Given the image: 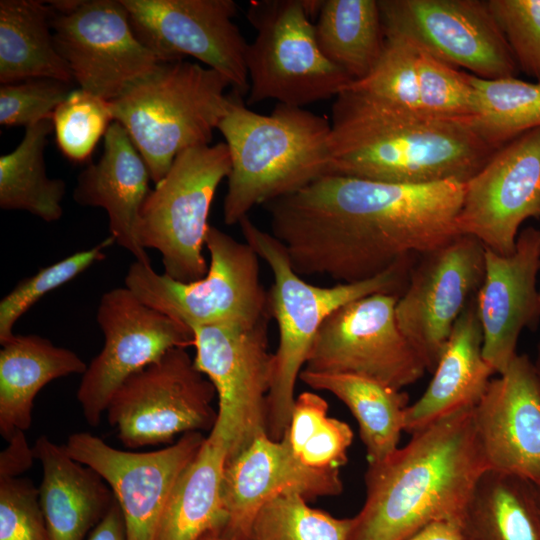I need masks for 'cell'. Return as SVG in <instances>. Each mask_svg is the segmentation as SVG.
<instances>
[{"instance_id":"cell-1","label":"cell","mask_w":540,"mask_h":540,"mask_svg":"<svg viewBox=\"0 0 540 540\" xmlns=\"http://www.w3.org/2000/svg\"><path fill=\"white\" fill-rule=\"evenodd\" d=\"M465 183L395 184L329 174L265 204L272 235L300 276H378L457 236Z\"/></svg>"},{"instance_id":"cell-2","label":"cell","mask_w":540,"mask_h":540,"mask_svg":"<svg viewBox=\"0 0 540 540\" xmlns=\"http://www.w3.org/2000/svg\"><path fill=\"white\" fill-rule=\"evenodd\" d=\"M330 125L329 174L372 181L465 183L497 150L470 122L394 106L348 89L335 97Z\"/></svg>"},{"instance_id":"cell-3","label":"cell","mask_w":540,"mask_h":540,"mask_svg":"<svg viewBox=\"0 0 540 540\" xmlns=\"http://www.w3.org/2000/svg\"><path fill=\"white\" fill-rule=\"evenodd\" d=\"M474 407L412 434L407 445L368 464L366 498L349 540H406L431 522L459 521L489 470Z\"/></svg>"},{"instance_id":"cell-4","label":"cell","mask_w":540,"mask_h":540,"mask_svg":"<svg viewBox=\"0 0 540 540\" xmlns=\"http://www.w3.org/2000/svg\"><path fill=\"white\" fill-rule=\"evenodd\" d=\"M217 130L231 160L223 203L227 225L239 224L257 205L329 174L330 121L303 107L278 103L271 114L263 115L231 91L229 110Z\"/></svg>"},{"instance_id":"cell-5","label":"cell","mask_w":540,"mask_h":540,"mask_svg":"<svg viewBox=\"0 0 540 540\" xmlns=\"http://www.w3.org/2000/svg\"><path fill=\"white\" fill-rule=\"evenodd\" d=\"M239 226L245 242L266 262L274 278L269 307L278 326L279 344L273 353L267 435L279 441L290 424L297 379L324 320L339 307L365 296L385 293L400 297L420 255H409L368 280L320 287L297 274L282 243L257 227L249 216L243 218Z\"/></svg>"},{"instance_id":"cell-6","label":"cell","mask_w":540,"mask_h":540,"mask_svg":"<svg viewBox=\"0 0 540 540\" xmlns=\"http://www.w3.org/2000/svg\"><path fill=\"white\" fill-rule=\"evenodd\" d=\"M219 72L181 60L161 63L110 101L157 184L182 151L211 143L231 103Z\"/></svg>"},{"instance_id":"cell-7","label":"cell","mask_w":540,"mask_h":540,"mask_svg":"<svg viewBox=\"0 0 540 540\" xmlns=\"http://www.w3.org/2000/svg\"><path fill=\"white\" fill-rule=\"evenodd\" d=\"M321 0L251 1L256 36L246 49L247 104L276 100L303 107L336 97L352 80L320 50L315 24Z\"/></svg>"},{"instance_id":"cell-8","label":"cell","mask_w":540,"mask_h":540,"mask_svg":"<svg viewBox=\"0 0 540 540\" xmlns=\"http://www.w3.org/2000/svg\"><path fill=\"white\" fill-rule=\"evenodd\" d=\"M210 256L204 277L180 282L134 261L125 286L143 303L191 330L233 323L255 325L271 319L269 292L261 283L259 256L246 242L210 225L205 238Z\"/></svg>"},{"instance_id":"cell-9","label":"cell","mask_w":540,"mask_h":540,"mask_svg":"<svg viewBox=\"0 0 540 540\" xmlns=\"http://www.w3.org/2000/svg\"><path fill=\"white\" fill-rule=\"evenodd\" d=\"M231 160L225 142L188 148L177 155L155 184L140 213L138 234L145 249L161 255L164 274L188 283L208 270L203 255L208 216Z\"/></svg>"},{"instance_id":"cell-10","label":"cell","mask_w":540,"mask_h":540,"mask_svg":"<svg viewBox=\"0 0 540 540\" xmlns=\"http://www.w3.org/2000/svg\"><path fill=\"white\" fill-rule=\"evenodd\" d=\"M216 397L213 383L197 369L186 348L177 347L127 378L106 414L129 449L171 444L178 434L212 430Z\"/></svg>"},{"instance_id":"cell-11","label":"cell","mask_w":540,"mask_h":540,"mask_svg":"<svg viewBox=\"0 0 540 540\" xmlns=\"http://www.w3.org/2000/svg\"><path fill=\"white\" fill-rule=\"evenodd\" d=\"M269 320L250 326L222 323L192 329L194 364L217 392V419L209 433L224 442L227 460L267 434L273 371Z\"/></svg>"},{"instance_id":"cell-12","label":"cell","mask_w":540,"mask_h":540,"mask_svg":"<svg viewBox=\"0 0 540 540\" xmlns=\"http://www.w3.org/2000/svg\"><path fill=\"white\" fill-rule=\"evenodd\" d=\"M51 29L79 88L107 101L162 62L134 33L121 0H57Z\"/></svg>"},{"instance_id":"cell-13","label":"cell","mask_w":540,"mask_h":540,"mask_svg":"<svg viewBox=\"0 0 540 540\" xmlns=\"http://www.w3.org/2000/svg\"><path fill=\"white\" fill-rule=\"evenodd\" d=\"M398 298L377 293L336 309L320 326L303 369L362 376L397 390L417 382L427 369L398 325Z\"/></svg>"},{"instance_id":"cell-14","label":"cell","mask_w":540,"mask_h":540,"mask_svg":"<svg viewBox=\"0 0 540 540\" xmlns=\"http://www.w3.org/2000/svg\"><path fill=\"white\" fill-rule=\"evenodd\" d=\"M96 320L104 346L82 374L77 390L83 416L93 427L127 378L169 350L194 344L190 328L146 305L126 286L101 296Z\"/></svg>"},{"instance_id":"cell-15","label":"cell","mask_w":540,"mask_h":540,"mask_svg":"<svg viewBox=\"0 0 540 540\" xmlns=\"http://www.w3.org/2000/svg\"><path fill=\"white\" fill-rule=\"evenodd\" d=\"M384 34L402 36L482 79L515 77L513 54L487 1L378 0Z\"/></svg>"},{"instance_id":"cell-16","label":"cell","mask_w":540,"mask_h":540,"mask_svg":"<svg viewBox=\"0 0 540 540\" xmlns=\"http://www.w3.org/2000/svg\"><path fill=\"white\" fill-rule=\"evenodd\" d=\"M139 40L162 63L190 56L222 74L231 91L249 90L248 43L233 22L232 0H121Z\"/></svg>"},{"instance_id":"cell-17","label":"cell","mask_w":540,"mask_h":540,"mask_svg":"<svg viewBox=\"0 0 540 540\" xmlns=\"http://www.w3.org/2000/svg\"><path fill=\"white\" fill-rule=\"evenodd\" d=\"M485 274V247L459 235L419 256L408 285L398 298V325L433 372L455 322L477 294Z\"/></svg>"},{"instance_id":"cell-18","label":"cell","mask_w":540,"mask_h":540,"mask_svg":"<svg viewBox=\"0 0 540 540\" xmlns=\"http://www.w3.org/2000/svg\"><path fill=\"white\" fill-rule=\"evenodd\" d=\"M204 439L202 432H187L168 447L132 452L116 449L91 433L75 432L64 446L113 491L123 514L126 540H156L169 495Z\"/></svg>"},{"instance_id":"cell-19","label":"cell","mask_w":540,"mask_h":540,"mask_svg":"<svg viewBox=\"0 0 540 540\" xmlns=\"http://www.w3.org/2000/svg\"><path fill=\"white\" fill-rule=\"evenodd\" d=\"M529 218L540 219V127L497 149L465 182L457 224L461 235L507 256Z\"/></svg>"},{"instance_id":"cell-20","label":"cell","mask_w":540,"mask_h":540,"mask_svg":"<svg viewBox=\"0 0 540 540\" xmlns=\"http://www.w3.org/2000/svg\"><path fill=\"white\" fill-rule=\"evenodd\" d=\"M343 490L339 469H317L303 464L284 436L276 441L267 434L226 461L221 496L227 522L219 534L229 540H249L260 508L284 493L306 500L336 496Z\"/></svg>"},{"instance_id":"cell-21","label":"cell","mask_w":540,"mask_h":540,"mask_svg":"<svg viewBox=\"0 0 540 540\" xmlns=\"http://www.w3.org/2000/svg\"><path fill=\"white\" fill-rule=\"evenodd\" d=\"M474 417L489 469L540 486V382L528 355L491 379Z\"/></svg>"},{"instance_id":"cell-22","label":"cell","mask_w":540,"mask_h":540,"mask_svg":"<svg viewBox=\"0 0 540 540\" xmlns=\"http://www.w3.org/2000/svg\"><path fill=\"white\" fill-rule=\"evenodd\" d=\"M540 229H522L515 251L507 256L485 247V274L476 294L477 313L483 331V357L497 374L506 371L524 328L540 318Z\"/></svg>"},{"instance_id":"cell-23","label":"cell","mask_w":540,"mask_h":540,"mask_svg":"<svg viewBox=\"0 0 540 540\" xmlns=\"http://www.w3.org/2000/svg\"><path fill=\"white\" fill-rule=\"evenodd\" d=\"M149 170L125 128L113 121L104 136L102 156L77 176L73 200L81 206L100 207L108 216L110 236L135 261L150 265L138 225L151 189Z\"/></svg>"},{"instance_id":"cell-24","label":"cell","mask_w":540,"mask_h":540,"mask_svg":"<svg viewBox=\"0 0 540 540\" xmlns=\"http://www.w3.org/2000/svg\"><path fill=\"white\" fill-rule=\"evenodd\" d=\"M482 349L483 331L475 295L455 322L424 394L408 405L405 432L412 435L478 404L495 373L485 361Z\"/></svg>"},{"instance_id":"cell-25","label":"cell","mask_w":540,"mask_h":540,"mask_svg":"<svg viewBox=\"0 0 540 540\" xmlns=\"http://www.w3.org/2000/svg\"><path fill=\"white\" fill-rule=\"evenodd\" d=\"M33 452L42 467L39 499L49 540H83L115 502L113 491L45 435L35 441Z\"/></svg>"},{"instance_id":"cell-26","label":"cell","mask_w":540,"mask_h":540,"mask_svg":"<svg viewBox=\"0 0 540 540\" xmlns=\"http://www.w3.org/2000/svg\"><path fill=\"white\" fill-rule=\"evenodd\" d=\"M87 364L74 351L38 335H16L0 350V434L8 441L32 423L33 401L49 382L83 374Z\"/></svg>"},{"instance_id":"cell-27","label":"cell","mask_w":540,"mask_h":540,"mask_svg":"<svg viewBox=\"0 0 540 540\" xmlns=\"http://www.w3.org/2000/svg\"><path fill=\"white\" fill-rule=\"evenodd\" d=\"M228 450L209 433L176 481L162 512L156 540H200L227 522L221 484Z\"/></svg>"},{"instance_id":"cell-28","label":"cell","mask_w":540,"mask_h":540,"mask_svg":"<svg viewBox=\"0 0 540 540\" xmlns=\"http://www.w3.org/2000/svg\"><path fill=\"white\" fill-rule=\"evenodd\" d=\"M464 540H540L535 484L521 476L485 471L459 519Z\"/></svg>"},{"instance_id":"cell-29","label":"cell","mask_w":540,"mask_h":540,"mask_svg":"<svg viewBox=\"0 0 540 540\" xmlns=\"http://www.w3.org/2000/svg\"><path fill=\"white\" fill-rule=\"evenodd\" d=\"M52 7L39 0L0 1V83L51 78L74 81L56 49Z\"/></svg>"},{"instance_id":"cell-30","label":"cell","mask_w":540,"mask_h":540,"mask_svg":"<svg viewBox=\"0 0 540 540\" xmlns=\"http://www.w3.org/2000/svg\"><path fill=\"white\" fill-rule=\"evenodd\" d=\"M299 379L315 390L335 395L358 422L368 463H377L395 452L402 431L408 395L370 378L317 373L303 369Z\"/></svg>"},{"instance_id":"cell-31","label":"cell","mask_w":540,"mask_h":540,"mask_svg":"<svg viewBox=\"0 0 540 540\" xmlns=\"http://www.w3.org/2000/svg\"><path fill=\"white\" fill-rule=\"evenodd\" d=\"M315 34L325 57L352 82L366 77L385 43L378 0H321Z\"/></svg>"},{"instance_id":"cell-32","label":"cell","mask_w":540,"mask_h":540,"mask_svg":"<svg viewBox=\"0 0 540 540\" xmlns=\"http://www.w3.org/2000/svg\"><path fill=\"white\" fill-rule=\"evenodd\" d=\"M52 132V119L28 126L20 144L0 157L1 209L27 211L45 222L62 217L66 184L60 178H49L45 164Z\"/></svg>"},{"instance_id":"cell-33","label":"cell","mask_w":540,"mask_h":540,"mask_svg":"<svg viewBox=\"0 0 540 540\" xmlns=\"http://www.w3.org/2000/svg\"><path fill=\"white\" fill-rule=\"evenodd\" d=\"M470 82L477 105L471 124L495 149L540 127V82L516 77L482 79L471 74Z\"/></svg>"},{"instance_id":"cell-34","label":"cell","mask_w":540,"mask_h":540,"mask_svg":"<svg viewBox=\"0 0 540 540\" xmlns=\"http://www.w3.org/2000/svg\"><path fill=\"white\" fill-rule=\"evenodd\" d=\"M354 525V517H333L298 493H284L260 508L249 540H349Z\"/></svg>"},{"instance_id":"cell-35","label":"cell","mask_w":540,"mask_h":540,"mask_svg":"<svg viewBox=\"0 0 540 540\" xmlns=\"http://www.w3.org/2000/svg\"><path fill=\"white\" fill-rule=\"evenodd\" d=\"M384 35V48L374 68L366 77L350 83L346 89L394 106L423 111L416 46L402 36Z\"/></svg>"},{"instance_id":"cell-36","label":"cell","mask_w":540,"mask_h":540,"mask_svg":"<svg viewBox=\"0 0 540 540\" xmlns=\"http://www.w3.org/2000/svg\"><path fill=\"white\" fill-rule=\"evenodd\" d=\"M109 235L94 247L75 252L34 275L21 280L0 301V343L5 345L16 336V322L44 295L76 278L93 264L105 259L104 250L114 244Z\"/></svg>"},{"instance_id":"cell-37","label":"cell","mask_w":540,"mask_h":540,"mask_svg":"<svg viewBox=\"0 0 540 540\" xmlns=\"http://www.w3.org/2000/svg\"><path fill=\"white\" fill-rule=\"evenodd\" d=\"M113 121L110 101L74 89L52 117L57 146L70 161L85 162Z\"/></svg>"},{"instance_id":"cell-38","label":"cell","mask_w":540,"mask_h":540,"mask_svg":"<svg viewBox=\"0 0 540 540\" xmlns=\"http://www.w3.org/2000/svg\"><path fill=\"white\" fill-rule=\"evenodd\" d=\"M416 48L423 111L437 117L471 123L476 117L477 105L470 73L459 70L418 46Z\"/></svg>"},{"instance_id":"cell-39","label":"cell","mask_w":540,"mask_h":540,"mask_svg":"<svg viewBox=\"0 0 540 540\" xmlns=\"http://www.w3.org/2000/svg\"><path fill=\"white\" fill-rule=\"evenodd\" d=\"M518 69L540 82V0H487Z\"/></svg>"},{"instance_id":"cell-40","label":"cell","mask_w":540,"mask_h":540,"mask_svg":"<svg viewBox=\"0 0 540 540\" xmlns=\"http://www.w3.org/2000/svg\"><path fill=\"white\" fill-rule=\"evenodd\" d=\"M71 83L36 78L0 85V124L25 128L52 119L71 92Z\"/></svg>"},{"instance_id":"cell-41","label":"cell","mask_w":540,"mask_h":540,"mask_svg":"<svg viewBox=\"0 0 540 540\" xmlns=\"http://www.w3.org/2000/svg\"><path fill=\"white\" fill-rule=\"evenodd\" d=\"M0 540H49L39 489L21 477H0Z\"/></svg>"},{"instance_id":"cell-42","label":"cell","mask_w":540,"mask_h":540,"mask_svg":"<svg viewBox=\"0 0 540 540\" xmlns=\"http://www.w3.org/2000/svg\"><path fill=\"white\" fill-rule=\"evenodd\" d=\"M353 441L350 426L327 417L305 443L297 458L306 466L317 469H339L347 462V450Z\"/></svg>"},{"instance_id":"cell-43","label":"cell","mask_w":540,"mask_h":540,"mask_svg":"<svg viewBox=\"0 0 540 540\" xmlns=\"http://www.w3.org/2000/svg\"><path fill=\"white\" fill-rule=\"evenodd\" d=\"M327 412V401L316 393L303 392L295 399L290 424L284 436L296 457L328 417Z\"/></svg>"},{"instance_id":"cell-44","label":"cell","mask_w":540,"mask_h":540,"mask_svg":"<svg viewBox=\"0 0 540 540\" xmlns=\"http://www.w3.org/2000/svg\"><path fill=\"white\" fill-rule=\"evenodd\" d=\"M7 442L0 454V477H18L31 467L35 459L33 447L23 431H17Z\"/></svg>"},{"instance_id":"cell-45","label":"cell","mask_w":540,"mask_h":540,"mask_svg":"<svg viewBox=\"0 0 540 540\" xmlns=\"http://www.w3.org/2000/svg\"><path fill=\"white\" fill-rule=\"evenodd\" d=\"M89 540H126L124 518L116 500L95 526Z\"/></svg>"},{"instance_id":"cell-46","label":"cell","mask_w":540,"mask_h":540,"mask_svg":"<svg viewBox=\"0 0 540 540\" xmlns=\"http://www.w3.org/2000/svg\"><path fill=\"white\" fill-rule=\"evenodd\" d=\"M406 540H464L458 520L431 522Z\"/></svg>"},{"instance_id":"cell-47","label":"cell","mask_w":540,"mask_h":540,"mask_svg":"<svg viewBox=\"0 0 540 540\" xmlns=\"http://www.w3.org/2000/svg\"><path fill=\"white\" fill-rule=\"evenodd\" d=\"M533 362H534L535 370H536V373L540 382V342L537 345L536 359Z\"/></svg>"},{"instance_id":"cell-48","label":"cell","mask_w":540,"mask_h":540,"mask_svg":"<svg viewBox=\"0 0 540 540\" xmlns=\"http://www.w3.org/2000/svg\"><path fill=\"white\" fill-rule=\"evenodd\" d=\"M200 540H229V539H226L219 534L210 533L203 536Z\"/></svg>"},{"instance_id":"cell-49","label":"cell","mask_w":540,"mask_h":540,"mask_svg":"<svg viewBox=\"0 0 540 540\" xmlns=\"http://www.w3.org/2000/svg\"><path fill=\"white\" fill-rule=\"evenodd\" d=\"M535 488H536L537 496H538L539 501H540V486L535 485Z\"/></svg>"},{"instance_id":"cell-50","label":"cell","mask_w":540,"mask_h":540,"mask_svg":"<svg viewBox=\"0 0 540 540\" xmlns=\"http://www.w3.org/2000/svg\"><path fill=\"white\" fill-rule=\"evenodd\" d=\"M539 310H540V289H539Z\"/></svg>"}]
</instances>
